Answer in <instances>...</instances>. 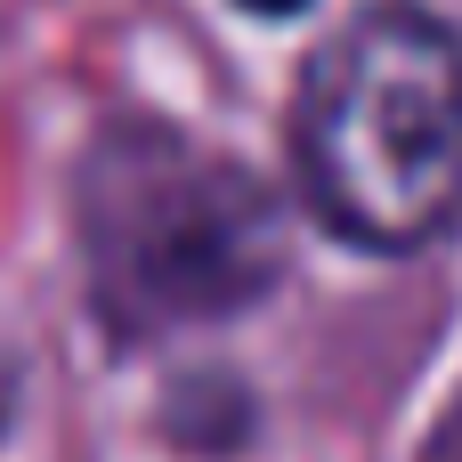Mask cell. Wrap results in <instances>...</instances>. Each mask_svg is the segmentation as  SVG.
Listing matches in <instances>:
<instances>
[{
  "instance_id": "obj_1",
  "label": "cell",
  "mask_w": 462,
  "mask_h": 462,
  "mask_svg": "<svg viewBox=\"0 0 462 462\" xmlns=\"http://www.w3.org/2000/svg\"><path fill=\"white\" fill-rule=\"evenodd\" d=\"M317 219L365 252H422L462 219V41L422 8L341 24L292 106Z\"/></svg>"
},
{
  "instance_id": "obj_2",
  "label": "cell",
  "mask_w": 462,
  "mask_h": 462,
  "mask_svg": "<svg viewBox=\"0 0 462 462\" xmlns=\"http://www.w3.org/2000/svg\"><path fill=\"white\" fill-rule=\"evenodd\" d=\"M81 260L97 317L154 341L252 309L284 268V211L244 162L179 130H106L81 162Z\"/></svg>"
},
{
  "instance_id": "obj_3",
  "label": "cell",
  "mask_w": 462,
  "mask_h": 462,
  "mask_svg": "<svg viewBox=\"0 0 462 462\" xmlns=\"http://www.w3.org/2000/svg\"><path fill=\"white\" fill-rule=\"evenodd\" d=\"M439 462H462V406H455V422H447V439H439Z\"/></svg>"
},
{
  "instance_id": "obj_4",
  "label": "cell",
  "mask_w": 462,
  "mask_h": 462,
  "mask_svg": "<svg viewBox=\"0 0 462 462\" xmlns=\"http://www.w3.org/2000/svg\"><path fill=\"white\" fill-rule=\"evenodd\" d=\"M252 16H292V8H309V0H244Z\"/></svg>"
}]
</instances>
